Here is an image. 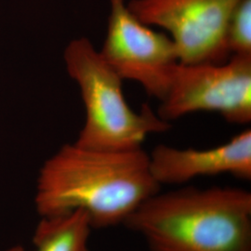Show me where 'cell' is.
Instances as JSON below:
<instances>
[{
  "label": "cell",
  "mask_w": 251,
  "mask_h": 251,
  "mask_svg": "<svg viewBox=\"0 0 251 251\" xmlns=\"http://www.w3.org/2000/svg\"><path fill=\"white\" fill-rule=\"evenodd\" d=\"M161 186L143 148L100 151L66 144L39 171L35 204L40 217L80 209L93 229L124 225Z\"/></svg>",
  "instance_id": "obj_1"
},
{
  "label": "cell",
  "mask_w": 251,
  "mask_h": 251,
  "mask_svg": "<svg viewBox=\"0 0 251 251\" xmlns=\"http://www.w3.org/2000/svg\"><path fill=\"white\" fill-rule=\"evenodd\" d=\"M124 226L149 251H251V193L188 185L159 191Z\"/></svg>",
  "instance_id": "obj_2"
},
{
  "label": "cell",
  "mask_w": 251,
  "mask_h": 251,
  "mask_svg": "<svg viewBox=\"0 0 251 251\" xmlns=\"http://www.w3.org/2000/svg\"><path fill=\"white\" fill-rule=\"evenodd\" d=\"M66 70L80 89L86 121L75 144L112 152L143 148L145 139L171 127L147 104L140 112L124 96L123 79L103 59L88 38L69 43L64 51Z\"/></svg>",
  "instance_id": "obj_3"
},
{
  "label": "cell",
  "mask_w": 251,
  "mask_h": 251,
  "mask_svg": "<svg viewBox=\"0 0 251 251\" xmlns=\"http://www.w3.org/2000/svg\"><path fill=\"white\" fill-rule=\"evenodd\" d=\"M157 116L167 122L195 112H216L231 124L251 122V55L223 63H179Z\"/></svg>",
  "instance_id": "obj_4"
},
{
  "label": "cell",
  "mask_w": 251,
  "mask_h": 251,
  "mask_svg": "<svg viewBox=\"0 0 251 251\" xmlns=\"http://www.w3.org/2000/svg\"><path fill=\"white\" fill-rule=\"evenodd\" d=\"M241 0H130L127 8L148 26L171 34L179 63H223L231 54L226 30Z\"/></svg>",
  "instance_id": "obj_5"
},
{
  "label": "cell",
  "mask_w": 251,
  "mask_h": 251,
  "mask_svg": "<svg viewBox=\"0 0 251 251\" xmlns=\"http://www.w3.org/2000/svg\"><path fill=\"white\" fill-rule=\"evenodd\" d=\"M107 32L100 52L123 80L138 82L161 100L179 60L171 36L136 18L125 0H110Z\"/></svg>",
  "instance_id": "obj_6"
},
{
  "label": "cell",
  "mask_w": 251,
  "mask_h": 251,
  "mask_svg": "<svg viewBox=\"0 0 251 251\" xmlns=\"http://www.w3.org/2000/svg\"><path fill=\"white\" fill-rule=\"evenodd\" d=\"M153 179L160 185H184L205 176L231 174L238 179H251V130L235 135L226 144L198 150L156 145L148 153Z\"/></svg>",
  "instance_id": "obj_7"
},
{
  "label": "cell",
  "mask_w": 251,
  "mask_h": 251,
  "mask_svg": "<svg viewBox=\"0 0 251 251\" xmlns=\"http://www.w3.org/2000/svg\"><path fill=\"white\" fill-rule=\"evenodd\" d=\"M92 230L89 216L80 209L41 217L33 237L34 251H90Z\"/></svg>",
  "instance_id": "obj_8"
},
{
  "label": "cell",
  "mask_w": 251,
  "mask_h": 251,
  "mask_svg": "<svg viewBox=\"0 0 251 251\" xmlns=\"http://www.w3.org/2000/svg\"><path fill=\"white\" fill-rule=\"evenodd\" d=\"M226 43L232 55H251V0H241L233 10L226 30Z\"/></svg>",
  "instance_id": "obj_9"
},
{
  "label": "cell",
  "mask_w": 251,
  "mask_h": 251,
  "mask_svg": "<svg viewBox=\"0 0 251 251\" xmlns=\"http://www.w3.org/2000/svg\"><path fill=\"white\" fill-rule=\"evenodd\" d=\"M7 251H25V250L22 246H14V247H11Z\"/></svg>",
  "instance_id": "obj_10"
}]
</instances>
